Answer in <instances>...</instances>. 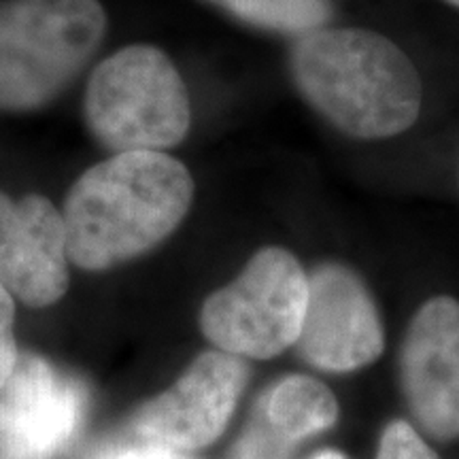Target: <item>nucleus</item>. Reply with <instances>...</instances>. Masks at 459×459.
<instances>
[{
    "label": "nucleus",
    "mask_w": 459,
    "mask_h": 459,
    "mask_svg": "<svg viewBox=\"0 0 459 459\" xmlns=\"http://www.w3.org/2000/svg\"><path fill=\"white\" fill-rule=\"evenodd\" d=\"M194 200L187 166L164 152H124L90 166L68 192V260L107 271L149 254L181 226Z\"/></svg>",
    "instance_id": "obj_1"
},
{
    "label": "nucleus",
    "mask_w": 459,
    "mask_h": 459,
    "mask_svg": "<svg viewBox=\"0 0 459 459\" xmlns=\"http://www.w3.org/2000/svg\"><path fill=\"white\" fill-rule=\"evenodd\" d=\"M290 74L304 102L351 139H392L421 113L415 65L375 30L325 26L296 37Z\"/></svg>",
    "instance_id": "obj_2"
},
{
    "label": "nucleus",
    "mask_w": 459,
    "mask_h": 459,
    "mask_svg": "<svg viewBox=\"0 0 459 459\" xmlns=\"http://www.w3.org/2000/svg\"><path fill=\"white\" fill-rule=\"evenodd\" d=\"M100 0H0V111L54 102L105 41Z\"/></svg>",
    "instance_id": "obj_3"
},
{
    "label": "nucleus",
    "mask_w": 459,
    "mask_h": 459,
    "mask_svg": "<svg viewBox=\"0 0 459 459\" xmlns=\"http://www.w3.org/2000/svg\"><path fill=\"white\" fill-rule=\"evenodd\" d=\"M83 115L90 134L113 153L164 152L186 141L192 126L189 94L175 62L143 43L94 66Z\"/></svg>",
    "instance_id": "obj_4"
},
{
    "label": "nucleus",
    "mask_w": 459,
    "mask_h": 459,
    "mask_svg": "<svg viewBox=\"0 0 459 459\" xmlns=\"http://www.w3.org/2000/svg\"><path fill=\"white\" fill-rule=\"evenodd\" d=\"M308 274L291 251L264 247L232 283L206 298L200 330L220 351L271 359L300 338Z\"/></svg>",
    "instance_id": "obj_5"
},
{
    "label": "nucleus",
    "mask_w": 459,
    "mask_h": 459,
    "mask_svg": "<svg viewBox=\"0 0 459 459\" xmlns=\"http://www.w3.org/2000/svg\"><path fill=\"white\" fill-rule=\"evenodd\" d=\"M88 411V394L41 355L20 353L0 387V459H60Z\"/></svg>",
    "instance_id": "obj_6"
},
{
    "label": "nucleus",
    "mask_w": 459,
    "mask_h": 459,
    "mask_svg": "<svg viewBox=\"0 0 459 459\" xmlns=\"http://www.w3.org/2000/svg\"><path fill=\"white\" fill-rule=\"evenodd\" d=\"M247 383L238 355L206 351L192 361L175 385L143 404L132 417L136 440L198 451L215 443L228 428Z\"/></svg>",
    "instance_id": "obj_7"
},
{
    "label": "nucleus",
    "mask_w": 459,
    "mask_h": 459,
    "mask_svg": "<svg viewBox=\"0 0 459 459\" xmlns=\"http://www.w3.org/2000/svg\"><path fill=\"white\" fill-rule=\"evenodd\" d=\"M385 334L377 304L358 273L324 262L308 273V304L298 351L328 372H351L381 358Z\"/></svg>",
    "instance_id": "obj_8"
},
{
    "label": "nucleus",
    "mask_w": 459,
    "mask_h": 459,
    "mask_svg": "<svg viewBox=\"0 0 459 459\" xmlns=\"http://www.w3.org/2000/svg\"><path fill=\"white\" fill-rule=\"evenodd\" d=\"M400 383L417 423L459 438V302L436 296L412 317L400 349Z\"/></svg>",
    "instance_id": "obj_9"
},
{
    "label": "nucleus",
    "mask_w": 459,
    "mask_h": 459,
    "mask_svg": "<svg viewBox=\"0 0 459 459\" xmlns=\"http://www.w3.org/2000/svg\"><path fill=\"white\" fill-rule=\"evenodd\" d=\"M65 217L49 198L0 192V285L28 307H51L66 294Z\"/></svg>",
    "instance_id": "obj_10"
},
{
    "label": "nucleus",
    "mask_w": 459,
    "mask_h": 459,
    "mask_svg": "<svg viewBox=\"0 0 459 459\" xmlns=\"http://www.w3.org/2000/svg\"><path fill=\"white\" fill-rule=\"evenodd\" d=\"M257 409L291 445L325 432L338 419L334 394L317 378L300 375L279 381L260 400Z\"/></svg>",
    "instance_id": "obj_11"
},
{
    "label": "nucleus",
    "mask_w": 459,
    "mask_h": 459,
    "mask_svg": "<svg viewBox=\"0 0 459 459\" xmlns=\"http://www.w3.org/2000/svg\"><path fill=\"white\" fill-rule=\"evenodd\" d=\"M226 11L234 20L257 28V30L290 34H302L325 28L330 24L332 7L330 0H204Z\"/></svg>",
    "instance_id": "obj_12"
},
{
    "label": "nucleus",
    "mask_w": 459,
    "mask_h": 459,
    "mask_svg": "<svg viewBox=\"0 0 459 459\" xmlns=\"http://www.w3.org/2000/svg\"><path fill=\"white\" fill-rule=\"evenodd\" d=\"M291 449L294 445L285 440L257 409L249 428L234 446L232 459H287Z\"/></svg>",
    "instance_id": "obj_13"
},
{
    "label": "nucleus",
    "mask_w": 459,
    "mask_h": 459,
    "mask_svg": "<svg viewBox=\"0 0 459 459\" xmlns=\"http://www.w3.org/2000/svg\"><path fill=\"white\" fill-rule=\"evenodd\" d=\"M377 459H440L432 446L406 421H392L383 429Z\"/></svg>",
    "instance_id": "obj_14"
},
{
    "label": "nucleus",
    "mask_w": 459,
    "mask_h": 459,
    "mask_svg": "<svg viewBox=\"0 0 459 459\" xmlns=\"http://www.w3.org/2000/svg\"><path fill=\"white\" fill-rule=\"evenodd\" d=\"M13 321H15V304L13 296L0 285V387L7 381V377L13 370L17 361V344L13 334Z\"/></svg>",
    "instance_id": "obj_15"
},
{
    "label": "nucleus",
    "mask_w": 459,
    "mask_h": 459,
    "mask_svg": "<svg viewBox=\"0 0 459 459\" xmlns=\"http://www.w3.org/2000/svg\"><path fill=\"white\" fill-rule=\"evenodd\" d=\"M105 459H194L186 451L170 449V446L136 440L128 446H108Z\"/></svg>",
    "instance_id": "obj_16"
},
{
    "label": "nucleus",
    "mask_w": 459,
    "mask_h": 459,
    "mask_svg": "<svg viewBox=\"0 0 459 459\" xmlns=\"http://www.w3.org/2000/svg\"><path fill=\"white\" fill-rule=\"evenodd\" d=\"M313 459H347V457L338 451H324V453H319V455H315Z\"/></svg>",
    "instance_id": "obj_17"
},
{
    "label": "nucleus",
    "mask_w": 459,
    "mask_h": 459,
    "mask_svg": "<svg viewBox=\"0 0 459 459\" xmlns=\"http://www.w3.org/2000/svg\"><path fill=\"white\" fill-rule=\"evenodd\" d=\"M445 3H449V4H453V7L459 9V0H445Z\"/></svg>",
    "instance_id": "obj_18"
}]
</instances>
